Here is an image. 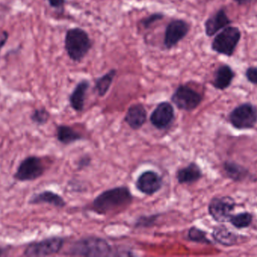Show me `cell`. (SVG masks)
<instances>
[{
  "label": "cell",
  "instance_id": "6da1fadb",
  "mask_svg": "<svg viewBox=\"0 0 257 257\" xmlns=\"http://www.w3.org/2000/svg\"><path fill=\"white\" fill-rule=\"evenodd\" d=\"M133 200V195L128 187H114L105 190L93 200L91 211L101 215H106L126 208Z\"/></svg>",
  "mask_w": 257,
  "mask_h": 257
},
{
  "label": "cell",
  "instance_id": "7a4b0ae2",
  "mask_svg": "<svg viewBox=\"0 0 257 257\" xmlns=\"http://www.w3.org/2000/svg\"><path fill=\"white\" fill-rule=\"evenodd\" d=\"M64 46L69 59L75 63H80L90 52L93 44L86 30L74 27L66 31Z\"/></svg>",
  "mask_w": 257,
  "mask_h": 257
},
{
  "label": "cell",
  "instance_id": "3957f363",
  "mask_svg": "<svg viewBox=\"0 0 257 257\" xmlns=\"http://www.w3.org/2000/svg\"><path fill=\"white\" fill-rule=\"evenodd\" d=\"M111 247L103 238L88 237L75 241L69 250L70 256H110Z\"/></svg>",
  "mask_w": 257,
  "mask_h": 257
},
{
  "label": "cell",
  "instance_id": "277c9868",
  "mask_svg": "<svg viewBox=\"0 0 257 257\" xmlns=\"http://www.w3.org/2000/svg\"><path fill=\"white\" fill-rule=\"evenodd\" d=\"M241 30L236 27L228 26L214 37L211 49L217 54L232 57L241 39Z\"/></svg>",
  "mask_w": 257,
  "mask_h": 257
},
{
  "label": "cell",
  "instance_id": "5b68a950",
  "mask_svg": "<svg viewBox=\"0 0 257 257\" xmlns=\"http://www.w3.org/2000/svg\"><path fill=\"white\" fill-rule=\"evenodd\" d=\"M171 100L179 110L192 111L199 107L202 102V97L190 86L181 84L177 88Z\"/></svg>",
  "mask_w": 257,
  "mask_h": 257
},
{
  "label": "cell",
  "instance_id": "8992f818",
  "mask_svg": "<svg viewBox=\"0 0 257 257\" xmlns=\"http://www.w3.org/2000/svg\"><path fill=\"white\" fill-rule=\"evenodd\" d=\"M45 170L42 158L32 155L21 161L14 178L21 182L35 181L43 175Z\"/></svg>",
  "mask_w": 257,
  "mask_h": 257
},
{
  "label": "cell",
  "instance_id": "52a82bcc",
  "mask_svg": "<svg viewBox=\"0 0 257 257\" xmlns=\"http://www.w3.org/2000/svg\"><path fill=\"white\" fill-rule=\"evenodd\" d=\"M190 25L184 19H174L166 26L165 30L163 45L167 50H171L178 45L188 34Z\"/></svg>",
  "mask_w": 257,
  "mask_h": 257
},
{
  "label": "cell",
  "instance_id": "ba28073f",
  "mask_svg": "<svg viewBox=\"0 0 257 257\" xmlns=\"http://www.w3.org/2000/svg\"><path fill=\"white\" fill-rule=\"evenodd\" d=\"M229 119L238 129L253 128L257 122V109L250 104H241L231 113Z\"/></svg>",
  "mask_w": 257,
  "mask_h": 257
},
{
  "label": "cell",
  "instance_id": "9c48e42d",
  "mask_svg": "<svg viewBox=\"0 0 257 257\" xmlns=\"http://www.w3.org/2000/svg\"><path fill=\"white\" fill-rule=\"evenodd\" d=\"M64 239L60 237L46 238L30 244L25 249L26 256H46L56 254L63 248Z\"/></svg>",
  "mask_w": 257,
  "mask_h": 257
},
{
  "label": "cell",
  "instance_id": "30bf717a",
  "mask_svg": "<svg viewBox=\"0 0 257 257\" xmlns=\"http://www.w3.org/2000/svg\"><path fill=\"white\" fill-rule=\"evenodd\" d=\"M235 202L229 197L214 198L208 207L210 215L217 222H226L232 217Z\"/></svg>",
  "mask_w": 257,
  "mask_h": 257
},
{
  "label": "cell",
  "instance_id": "8fae6325",
  "mask_svg": "<svg viewBox=\"0 0 257 257\" xmlns=\"http://www.w3.org/2000/svg\"><path fill=\"white\" fill-rule=\"evenodd\" d=\"M175 119V110L169 102L160 103L151 113L150 121L153 126L159 130H164L170 126Z\"/></svg>",
  "mask_w": 257,
  "mask_h": 257
},
{
  "label": "cell",
  "instance_id": "7c38bea8",
  "mask_svg": "<svg viewBox=\"0 0 257 257\" xmlns=\"http://www.w3.org/2000/svg\"><path fill=\"white\" fill-rule=\"evenodd\" d=\"M161 177L154 170H146L139 175L136 183L137 190L147 196H152L158 193L163 187Z\"/></svg>",
  "mask_w": 257,
  "mask_h": 257
},
{
  "label": "cell",
  "instance_id": "4fadbf2b",
  "mask_svg": "<svg viewBox=\"0 0 257 257\" xmlns=\"http://www.w3.org/2000/svg\"><path fill=\"white\" fill-rule=\"evenodd\" d=\"M232 21L229 19L225 9H220L205 21V34L208 37H212L219 31H221L222 30L230 25Z\"/></svg>",
  "mask_w": 257,
  "mask_h": 257
},
{
  "label": "cell",
  "instance_id": "5bb4252c",
  "mask_svg": "<svg viewBox=\"0 0 257 257\" xmlns=\"http://www.w3.org/2000/svg\"><path fill=\"white\" fill-rule=\"evenodd\" d=\"M125 122L133 130H139L147 121V111L143 104H136L128 107Z\"/></svg>",
  "mask_w": 257,
  "mask_h": 257
},
{
  "label": "cell",
  "instance_id": "9a60e30c",
  "mask_svg": "<svg viewBox=\"0 0 257 257\" xmlns=\"http://www.w3.org/2000/svg\"><path fill=\"white\" fill-rule=\"evenodd\" d=\"M90 83L87 79L80 81L75 86L72 94L69 96V103L74 110L81 112L84 110L86 94L90 88Z\"/></svg>",
  "mask_w": 257,
  "mask_h": 257
},
{
  "label": "cell",
  "instance_id": "2e32d148",
  "mask_svg": "<svg viewBox=\"0 0 257 257\" xmlns=\"http://www.w3.org/2000/svg\"><path fill=\"white\" fill-rule=\"evenodd\" d=\"M30 205H38V204H48L56 208H63L66 205V201L60 195L54 192L45 190L42 193H38L32 196L29 201Z\"/></svg>",
  "mask_w": 257,
  "mask_h": 257
},
{
  "label": "cell",
  "instance_id": "e0dca14e",
  "mask_svg": "<svg viewBox=\"0 0 257 257\" xmlns=\"http://www.w3.org/2000/svg\"><path fill=\"white\" fill-rule=\"evenodd\" d=\"M235 77L233 69L229 65H222L219 66L214 74L212 84L215 89L224 90L230 86Z\"/></svg>",
  "mask_w": 257,
  "mask_h": 257
},
{
  "label": "cell",
  "instance_id": "ac0fdd59",
  "mask_svg": "<svg viewBox=\"0 0 257 257\" xmlns=\"http://www.w3.org/2000/svg\"><path fill=\"white\" fill-rule=\"evenodd\" d=\"M200 167L196 163H190L187 167L179 169L176 173V178L180 184H191L202 178Z\"/></svg>",
  "mask_w": 257,
  "mask_h": 257
},
{
  "label": "cell",
  "instance_id": "d6986e66",
  "mask_svg": "<svg viewBox=\"0 0 257 257\" xmlns=\"http://www.w3.org/2000/svg\"><path fill=\"white\" fill-rule=\"evenodd\" d=\"M57 138L64 145H69L82 140L81 134L67 125H59L57 128Z\"/></svg>",
  "mask_w": 257,
  "mask_h": 257
},
{
  "label": "cell",
  "instance_id": "ffe728a7",
  "mask_svg": "<svg viewBox=\"0 0 257 257\" xmlns=\"http://www.w3.org/2000/svg\"><path fill=\"white\" fill-rule=\"evenodd\" d=\"M116 75H117V70L115 69H111L96 80L95 90L99 97L102 98L108 93Z\"/></svg>",
  "mask_w": 257,
  "mask_h": 257
},
{
  "label": "cell",
  "instance_id": "44dd1931",
  "mask_svg": "<svg viewBox=\"0 0 257 257\" xmlns=\"http://www.w3.org/2000/svg\"><path fill=\"white\" fill-rule=\"evenodd\" d=\"M213 237L216 241L222 244L230 245L236 241V238L232 232L223 227L217 228L213 232Z\"/></svg>",
  "mask_w": 257,
  "mask_h": 257
},
{
  "label": "cell",
  "instance_id": "7402d4cb",
  "mask_svg": "<svg viewBox=\"0 0 257 257\" xmlns=\"http://www.w3.org/2000/svg\"><path fill=\"white\" fill-rule=\"evenodd\" d=\"M235 227L243 229L250 226L252 222L251 214L249 213H241L230 217L229 220Z\"/></svg>",
  "mask_w": 257,
  "mask_h": 257
},
{
  "label": "cell",
  "instance_id": "603a6c76",
  "mask_svg": "<svg viewBox=\"0 0 257 257\" xmlns=\"http://www.w3.org/2000/svg\"><path fill=\"white\" fill-rule=\"evenodd\" d=\"M188 239L194 242L202 243V244H209L211 241L207 238L206 233L198 228L191 227L188 232Z\"/></svg>",
  "mask_w": 257,
  "mask_h": 257
},
{
  "label": "cell",
  "instance_id": "cb8c5ba5",
  "mask_svg": "<svg viewBox=\"0 0 257 257\" xmlns=\"http://www.w3.org/2000/svg\"><path fill=\"white\" fill-rule=\"evenodd\" d=\"M30 119L37 125H44L50 119V113L45 108L37 109L32 113Z\"/></svg>",
  "mask_w": 257,
  "mask_h": 257
},
{
  "label": "cell",
  "instance_id": "d4e9b609",
  "mask_svg": "<svg viewBox=\"0 0 257 257\" xmlns=\"http://www.w3.org/2000/svg\"><path fill=\"white\" fill-rule=\"evenodd\" d=\"M164 14L161 12H156V13L151 14L149 16L143 18L141 21V25L145 29H149L152 27L153 24H155L157 21H161L164 18Z\"/></svg>",
  "mask_w": 257,
  "mask_h": 257
},
{
  "label": "cell",
  "instance_id": "484cf974",
  "mask_svg": "<svg viewBox=\"0 0 257 257\" xmlns=\"http://www.w3.org/2000/svg\"><path fill=\"white\" fill-rule=\"evenodd\" d=\"M159 217V214L151 216H143L140 217L136 220L135 226L136 228H147L152 226L157 221V218Z\"/></svg>",
  "mask_w": 257,
  "mask_h": 257
},
{
  "label": "cell",
  "instance_id": "4316f807",
  "mask_svg": "<svg viewBox=\"0 0 257 257\" xmlns=\"http://www.w3.org/2000/svg\"><path fill=\"white\" fill-rule=\"evenodd\" d=\"M225 168H226V172L231 178H234V179L241 178L242 172H241V168L238 166L233 164H227Z\"/></svg>",
  "mask_w": 257,
  "mask_h": 257
},
{
  "label": "cell",
  "instance_id": "83f0119b",
  "mask_svg": "<svg viewBox=\"0 0 257 257\" xmlns=\"http://www.w3.org/2000/svg\"><path fill=\"white\" fill-rule=\"evenodd\" d=\"M245 75L246 78L250 83L257 85V67L256 66H250L247 68Z\"/></svg>",
  "mask_w": 257,
  "mask_h": 257
},
{
  "label": "cell",
  "instance_id": "f1b7e54d",
  "mask_svg": "<svg viewBox=\"0 0 257 257\" xmlns=\"http://www.w3.org/2000/svg\"><path fill=\"white\" fill-rule=\"evenodd\" d=\"M47 1L48 2L51 8L57 10H63L66 3V0H47Z\"/></svg>",
  "mask_w": 257,
  "mask_h": 257
},
{
  "label": "cell",
  "instance_id": "f546056e",
  "mask_svg": "<svg viewBox=\"0 0 257 257\" xmlns=\"http://www.w3.org/2000/svg\"><path fill=\"white\" fill-rule=\"evenodd\" d=\"M8 39H9V33L6 31V30L0 32V52H1L3 47L6 45V42H8Z\"/></svg>",
  "mask_w": 257,
  "mask_h": 257
},
{
  "label": "cell",
  "instance_id": "4dcf8cb0",
  "mask_svg": "<svg viewBox=\"0 0 257 257\" xmlns=\"http://www.w3.org/2000/svg\"><path fill=\"white\" fill-rule=\"evenodd\" d=\"M90 161H91V159H90V157H83V158H81V160L78 161V167H79V168L81 169L87 167V166L90 164Z\"/></svg>",
  "mask_w": 257,
  "mask_h": 257
},
{
  "label": "cell",
  "instance_id": "1f68e13d",
  "mask_svg": "<svg viewBox=\"0 0 257 257\" xmlns=\"http://www.w3.org/2000/svg\"><path fill=\"white\" fill-rule=\"evenodd\" d=\"M233 1L238 3V5L243 6V5L249 4V3H252V2L254 1V0H233Z\"/></svg>",
  "mask_w": 257,
  "mask_h": 257
},
{
  "label": "cell",
  "instance_id": "d6a6232c",
  "mask_svg": "<svg viewBox=\"0 0 257 257\" xmlns=\"http://www.w3.org/2000/svg\"><path fill=\"white\" fill-rule=\"evenodd\" d=\"M6 249L2 248V247H0V256H5V255H6Z\"/></svg>",
  "mask_w": 257,
  "mask_h": 257
}]
</instances>
